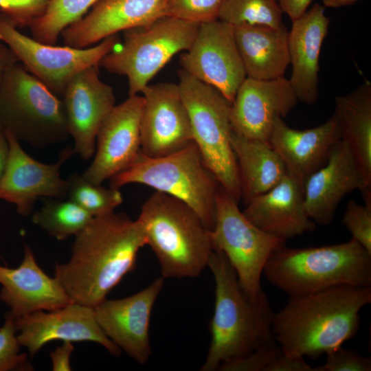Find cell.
<instances>
[{
    "instance_id": "obj_2",
    "label": "cell",
    "mask_w": 371,
    "mask_h": 371,
    "mask_svg": "<svg viewBox=\"0 0 371 371\" xmlns=\"http://www.w3.org/2000/svg\"><path fill=\"white\" fill-rule=\"evenodd\" d=\"M371 302V286L341 284L291 297L274 313L272 332L284 352L317 359L353 338L360 311Z\"/></svg>"
},
{
    "instance_id": "obj_12",
    "label": "cell",
    "mask_w": 371,
    "mask_h": 371,
    "mask_svg": "<svg viewBox=\"0 0 371 371\" xmlns=\"http://www.w3.org/2000/svg\"><path fill=\"white\" fill-rule=\"evenodd\" d=\"M182 69L217 89L231 104L246 78L234 25L221 20L199 24L190 47L180 56Z\"/></svg>"
},
{
    "instance_id": "obj_11",
    "label": "cell",
    "mask_w": 371,
    "mask_h": 371,
    "mask_svg": "<svg viewBox=\"0 0 371 371\" xmlns=\"http://www.w3.org/2000/svg\"><path fill=\"white\" fill-rule=\"evenodd\" d=\"M0 41L12 50L31 74L57 96L63 97L76 74L87 67L99 66L102 58L120 40L113 35L86 48L47 45L22 34L0 14Z\"/></svg>"
},
{
    "instance_id": "obj_19",
    "label": "cell",
    "mask_w": 371,
    "mask_h": 371,
    "mask_svg": "<svg viewBox=\"0 0 371 371\" xmlns=\"http://www.w3.org/2000/svg\"><path fill=\"white\" fill-rule=\"evenodd\" d=\"M298 99L288 79L246 77L231 104L232 131L249 139L269 142L275 118L285 117Z\"/></svg>"
},
{
    "instance_id": "obj_8",
    "label": "cell",
    "mask_w": 371,
    "mask_h": 371,
    "mask_svg": "<svg viewBox=\"0 0 371 371\" xmlns=\"http://www.w3.org/2000/svg\"><path fill=\"white\" fill-rule=\"evenodd\" d=\"M0 126L35 148L69 136L63 100L19 62L7 71L0 89Z\"/></svg>"
},
{
    "instance_id": "obj_15",
    "label": "cell",
    "mask_w": 371,
    "mask_h": 371,
    "mask_svg": "<svg viewBox=\"0 0 371 371\" xmlns=\"http://www.w3.org/2000/svg\"><path fill=\"white\" fill-rule=\"evenodd\" d=\"M164 284L161 276L131 296L106 298L93 307L96 321L106 337L140 364L147 363L151 355L150 318Z\"/></svg>"
},
{
    "instance_id": "obj_33",
    "label": "cell",
    "mask_w": 371,
    "mask_h": 371,
    "mask_svg": "<svg viewBox=\"0 0 371 371\" xmlns=\"http://www.w3.org/2000/svg\"><path fill=\"white\" fill-rule=\"evenodd\" d=\"M223 0H168L166 16L201 24L218 19Z\"/></svg>"
},
{
    "instance_id": "obj_18",
    "label": "cell",
    "mask_w": 371,
    "mask_h": 371,
    "mask_svg": "<svg viewBox=\"0 0 371 371\" xmlns=\"http://www.w3.org/2000/svg\"><path fill=\"white\" fill-rule=\"evenodd\" d=\"M98 67H87L76 74L63 95L73 151L85 160L94 155L98 130L115 105L113 89L100 80Z\"/></svg>"
},
{
    "instance_id": "obj_5",
    "label": "cell",
    "mask_w": 371,
    "mask_h": 371,
    "mask_svg": "<svg viewBox=\"0 0 371 371\" xmlns=\"http://www.w3.org/2000/svg\"><path fill=\"white\" fill-rule=\"evenodd\" d=\"M262 274L289 297L341 284L371 286V254L352 238L321 247L284 245L271 254Z\"/></svg>"
},
{
    "instance_id": "obj_25",
    "label": "cell",
    "mask_w": 371,
    "mask_h": 371,
    "mask_svg": "<svg viewBox=\"0 0 371 371\" xmlns=\"http://www.w3.org/2000/svg\"><path fill=\"white\" fill-rule=\"evenodd\" d=\"M361 187V178L350 151L339 139L326 163L305 184L304 199L308 216L315 224H330L343 198L355 190H360Z\"/></svg>"
},
{
    "instance_id": "obj_10",
    "label": "cell",
    "mask_w": 371,
    "mask_h": 371,
    "mask_svg": "<svg viewBox=\"0 0 371 371\" xmlns=\"http://www.w3.org/2000/svg\"><path fill=\"white\" fill-rule=\"evenodd\" d=\"M210 237L214 250L221 251L234 268L245 295L252 302L259 300L265 293L260 284L264 267L271 254L286 240L254 225L221 187Z\"/></svg>"
},
{
    "instance_id": "obj_27",
    "label": "cell",
    "mask_w": 371,
    "mask_h": 371,
    "mask_svg": "<svg viewBox=\"0 0 371 371\" xmlns=\"http://www.w3.org/2000/svg\"><path fill=\"white\" fill-rule=\"evenodd\" d=\"M234 34L247 77L263 80L284 77L290 64L289 31L284 24L278 28L240 24L234 26Z\"/></svg>"
},
{
    "instance_id": "obj_38",
    "label": "cell",
    "mask_w": 371,
    "mask_h": 371,
    "mask_svg": "<svg viewBox=\"0 0 371 371\" xmlns=\"http://www.w3.org/2000/svg\"><path fill=\"white\" fill-rule=\"evenodd\" d=\"M282 351L278 344L260 348L248 355L218 367L221 371H268L274 359Z\"/></svg>"
},
{
    "instance_id": "obj_44",
    "label": "cell",
    "mask_w": 371,
    "mask_h": 371,
    "mask_svg": "<svg viewBox=\"0 0 371 371\" xmlns=\"http://www.w3.org/2000/svg\"><path fill=\"white\" fill-rule=\"evenodd\" d=\"M358 0H322L324 7L339 8L351 5Z\"/></svg>"
},
{
    "instance_id": "obj_42",
    "label": "cell",
    "mask_w": 371,
    "mask_h": 371,
    "mask_svg": "<svg viewBox=\"0 0 371 371\" xmlns=\"http://www.w3.org/2000/svg\"><path fill=\"white\" fill-rule=\"evenodd\" d=\"M19 62L12 50L5 43H0V89L7 71Z\"/></svg>"
},
{
    "instance_id": "obj_30",
    "label": "cell",
    "mask_w": 371,
    "mask_h": 371,
    "mask_svg": "<svg viewBox=\"0 0 371 371\" xmlns=\"http://www.w3.org/2000/svg\"><path fill=\"white\" fill-rule=\"evenodd\" d=\"M100 0H49L45 12L30 25L32 37L55 45L61 32L82 18Z\"/></svg>"
},
{
    "instance_id": "obj_21",
    "label": "cell",
    "mask_w": 371,
    "mask_h": 371,
    "mask_svg": "<svg viewBox=\"0 0 371 371\" xmlns=\"http://www.w3.org/2000/svg\"><path fill=\"white\" fill-rule=\"evenodd\" d=\"M339 139L333 115L321 125L306 130L292 128L277 116L269 143L282 159L287 174L304 190L308 179L326 163Z\"/></svg>"
},
{
    "instance_id": "obj_17",
    "label": "cell",
    "mask_w": 371,
    "mask_h": 371,
    "mask_svg": "<svg viewBox=\"0 0 371 371\" xmlns=\"http://www.w3.org/2000/svg\"><path fill=\"white\" fill-rule=\"evenodd\" d=\"M143 96H129L115 105L102 123L96 137L95 155L82 175L102 184L127 167L140 151Z\"/></svg>"
},
{
    "instance_id": "obj_43",
    "label": "cell",
    "mask_w": 371,
    "mask_h": 371,
    "mask_svg": "<svg viewBox=\"0 0 371 371\" xmlns=\"http://www.w3.org/2000/svg\"><path fill=\"white\" fill-rule=\"evenodd\" d=\"M9 155V144L4 131L0 126V181L6 168Z\"/></svg>"
},
{
    "instance_id": "obj_37",
    "label": "cell",
    "mask_w": 371,
    "mask_h": 371,
    "mask_svg": "<svg viewBox=\"0 0 371 371\" xmlns=\"http://www.w3.org/2000/svg\"><path fill=\"white\" fill-rule=\"evenodd\" d=\"M324 364L314 367V371H370L371 359L357 352L336 348L327 353Z\"/></svg>"
},
{
    "instance_id": "obj_6",
    "label": "cell",
    "mask_w": 371,
    "mask_h": 371,
    "mask_svg": "<svg viewBox=\"0 0 371 371\" xmlns=\"http://www.w3.org/2000/svg\"><path fill=\"white\" fill-rule=\"evenodd\" d=\"M142 184L189 205L211 230L215 222L220 186L203 163L194 142L170 155L151 157L141 151L124 170L110 179V187Z\"/></svg>"
},
{
    "instance_id": "obj_16",
    "label": "cell",
    "mask_w": 371,
    "mask_h": 371,
    "mask_svg": "<svg viewBox=\"0 0 371 371\" xmlns=\"http://www.w3.org/2000/svg\"><path fill=\"white\" fill-rule=\"evenodd\" d=\"M14 318V317H13ZM21 346L34 356L45 344L55 341H93L119 356L121 349L102 331L98 324L94 308L72 302L53 311H36L14 318Z\"/></svg>"
},
{
    "instance_id": "obj_9",
    "label": "cell",
    "mask_w": 371,
    "mask_h": 371,
    "mask_svg": "<svg viewBox=\"0 0 371 371\" xmlns=\"http://www.w3.org/2000/svg\"><path fill=\"white\" fill-rule=\"evenodd\" d=\"M199 25L164 16L147 26L125 30L123 41L102 58L99 66L125 76L128 95H138L175 55L190 47Z\"/></svg>"
},
{
    "instance_id": "obj_40",
    "label": "cell",
    "mask_w": 371,
    "mask_h": 371,
    "mask_svg": "<svg viewBox=\"0 0 371 371\" xmlns=\"http://www.w3.org/2000/svg\"><path fill=\"white\" fill-rule=\"evenodd\" d=\"M74 346L70 341H63L62 346L50 352L52 370L54 371L71 370L70 356Z\"/></svg>"
},
{
    "instance_id": "obj_7",
    "label": "cell",
    "mask_w": 371,
    "mask_h": 371,
    "mask_svg": "<svg viewBox=\"0 0 371 371\" xmlns=\"http://www.w3.org/2000/svg\"><path fill=\"white\" fill-rule=\"evenodd\" d=\"M178 86L186 107L193 142L219 186L236 201L242 190L231 144V103L214 87L181 69Z\"/></svg>"
},
{
    "instance_id": "obj_36",
    "label": "cell",
    "mask_w": 371,
    "mask_h": 371,
    "mask_svg": "<svg viewBox=\"0 0 371 371\" xmlns=\"http://www.w3.org/2000/svg\"><path fill=\"white\" fill-rule=\"evenodd\" d=\"M49 1L0 0V12L17 28L30 27L45 12Z\"/></svg>"
},
{
    "instance_id": "obj_35",
    "label": "cell",
    "mask_w": 371,
    "mask_h": 371,
    "mask_svg": "<svg viewBox=\"0 0 371 371\" xmlns=\"http://www.w3.org/2000/svg\"><path fill=\"white\" fill-rule=\"evenodd\" d=\"M342 223L352 238L371 254V203L361 205L350 200L346 206Z\"/></svg>"
},
{
    "instance_id": "obj_14",
    "label": "cell",
    "mask_w": 371,
    "mask_h": 371,
    "mask_svg": "<svg viewBox=\"0 0 371 371\" xmlns=\"http://www.w3.org/2000/svg\"><path fill=\"white\" fill-rule=\"evenodd\" d=\"M4 132L9 155L0 181V199L14 204L17 212L26 216L41 197L65 199L67 181L61 178L60 168L74 153L73 149H65L56 162L44 164L30 156L12 133Z\"/></svg>"
},
{
    "instance_id": "obj_4",
    "label": "cell",
    "mask_w": 371,
    "mask_h": 371,
    "mask_svg": "<svg viewBox=\"0 0 371 371\" xmlns=\"http://www.w3.org/2000/svg\"><path fill=\"white\" fill-rule=\"evenodd\" d=\"M165 278L199 276L213 251L210 230L186 203L155 191L137 218Z\"/></svg>"
},
{
    "instance_id": "obj_41",
    "label": "cell",
    "mask_w": 371,
    "mask_h": 371,
    "mask_svg": "<svg viewBox=\"0 0 371 371\" xmlns=\"http://www.w3.org/2000/svg\"><path fill=\"white\" fill-rule=\"evenodd\" d=\"M282 12H285L293 21L306 11L312 0H278Z\"/></svg>"
},
{
    "instance_id": "obj_3",
    "label": "cell",
    "mask_w": 371,
    "mask_h": 371,
    "mask_svg": "<svg viewBox=\"0 0 371 371\" xmlns=\"http://www.w3.org/2000/svg\"><path fill=\"white\" fill-rule=\"evenodd\" d=\"M207 267L215 281V301L210 322L211 342L201 370L214 371L223 364L277 343L272 332L274 313L266 294L256 302L251 301L220 251L213 250Z\"/></svg>"
},
{
    "instance_id": "obj_23",
    "label": "cell",
    "mask_w": 371,
    "mask_h": 371,
    "mask_svg": "<svg viewBox=\"0 0 371 371\" xmlns=\"http://www.w3.org/2000/svg\"><path fill=\"white\" fill-rule=\"evenodd\" d=\"M330 21L324 6L316 3L292 21L289 32V54L292 65L289 80L298 100L306 104L315 103L319 96V54Z\"/></svg>"
},
{
    "instance_id": "obj_31",
    "label": "cell",
    "mask_w": 371,
    "mask_h": 371,
    "mask_svg": "<svg viewBox=\"0 0 371 371\" xmlns=\"http://www.w3.org/2000/svg\"><path fill=\"white\" fill-rule=\"evenodd\" d=\"M67 181V199L93 216L113 212L123 202L119 189L105 188L87 180L82 175H71Z\"/></svg>"
},
{
    "instance_id": "obj_29",
    "label": "cell",
    "mask_w": 371,
    "mask_h": 371,
    "mask_svg": "<svg viewBox=\"0 0 371 371\" xmlns=\"http://www.w3.org/2000/svg\"><path fill=\"white\" fill-rule=\"evenodd\" d=\"M93 216L67 199L45 200L43 206L32 216V221L49 236L63 240L77 235Z\"/></svg>"
},
{
    "instance_id": "obj_20",
    "label": "cell",
    "mask_w": 371,
    "mask_h": 371,
    "mask_svg": "<svg viewBox=\"0 0 371 371\" xmlns=\"http://www.w3.org/2000/svg\"><path fill=\"white\" fill-rule=\"evenodd\" d=\"M168 0H100L60 36L67 46L86 48L119 32L147 26L166 16Z\"/></svg>"
},
{
    "instance_id": "obj_1",
    "label": "cell",
    "mask_w": 371,
    "mask_h": 371,
    "mask_svg": "<svg viewBox=\"0 0 371 371\" xmlns=\"http://www.w3.org/2000/svg\"><path fill=\"white\" fill-rule=\"evenodd\" d=\"M75 237L54 277L74 302L93 308L134 269L145 236L137 219L113 211L93 216Z\"/></svg>"
},
{
    "instance_id": "obj_26",
    "label": "cell",
    "mask_w": 371,
    "mask_h": 371,
    "mask_svg": "<svg viewBox=\"0 0 371 371\" xmlns=\"http://www.w3.org/2000/svg\"><path fill=\"white\" fill-rule=\"evenodd\" d=\"M333 115L359 174L364 203H371V83L335 97Z\"/></svg>"
},
{
    "instance_id": "obj_28",
    "label": "cell",
    "mask_w": 371,
    "mask_h": 371,
    "mask_svg": "<svg viewBox=\"0 0 371 371\" xmlns=\"http://www.w3.org/2000/svg\"><path fill=\"white\" fill-rule=\"evenodd\" d=\"M231 144L237 161L242 198L247 203L278 184L286 175L285 166L268 142L231 134Z\"/></svg>"
},
{
    "instance_id": "obj_32",
    "label": "cell",
    "mask_w": 371,
    "mask_h": 371,
    "mask_svg": "<svg viewBox=\"0 0 371 371\" xmlns=\"http://www.w3.org/2000/svg\"><path fill=\"white\" fill-rule=\"evenodd\" d=\"M218 19L232 25H260L274 28L282 23V11L276 0H223Z\"/></svg>"
},
{
    "instance_id": "obj_24",
    "label": "cell",
    "mask_w": 371,
    "mask_h": 371,
    "mask_svg": "<svg viewBox=\"0 0 371 371\" xmlns=\"http://www.w3.org/2000/svg\"><path fill=\"white\" fill-rule=\"evenodd\" d=\"M246 205L243 212L247 219L285 240L315 228L305 208L304 190L287 173L274 187L254 196Z\"/></svg>"
},
{
    "instance_id": "obj_34",
    "label": "cell",
    "mask_w": 371,
    "mask_h": 371,
    "mask_svg": "<svg viewBox=\"0 0 371 371\" xmlns=\"http://www.w3.org/2000/svg\"><path fill=\"white\" fill-rule=\"evenodd\" d=\"M16 332L14 318L8 313L3 326L0 328V371L30 368L27 355L19 352L21 346Z\"/></svg>"
},
{
    "instance_id": "obj_22",
    "label": "cell",
    "mask_w": 371,
    "mask_h": 371,
    "mask_svg": "<svg viewBox=\"0 0 371 371\" xmlns=\"http://www.w3.org/2000/svg\"><path fill=\"white\" fill-rule=\"evenodd\" d=\"M0 300L14 318L39 311H53L74 302L58 280L38 266L32 249L25 245L16 268L0 265Z\"/></svg>"
},
{
    "instance_id": "obj_13",
    "label": "cell",
    "mask_w": 371,
    "mask_h": 371,
    "mask_svg": "<svg viewBox=\"0 0 371 371\" xmlns=\"http://www.w3.org/2000/svg\"><path fill=\"white\" fill-rule=\"evenodd\" d=\"M140 151L158 157L176 153L192 140L190 120L178 84L148 85L142 91Z\"/></svg>"
},
{
    "instance_id": "obj_39",
    "label": "cell",
    "mask_w": 371,
    "mask_h": 371,
    "mask_svg": "<svg viewBox=\"0 0 371 371\" xmlns=\"http://www.w3.org/2000/svg\"><path fill=\"white\" fill-rule=\"evenodd\" d=\"M302 357L291 356L282 351L273 361L268 371H314Z\"/></svg>"
}]
</instances>
